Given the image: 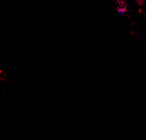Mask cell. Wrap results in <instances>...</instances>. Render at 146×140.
I'll return each instance as SVG.
<instances>
[{"instance_id":"1","label":"cell","mask_w":146,"mask_h":140,"mask_svg":"<svg viewBox=\"0 0 146 140\" xmlns=\"http://www.w3.org/2000/svg\"><path fill=\"white\" fill-rule=\"evenodd\" d=\"M126 11V9L125 7H118V9H117V11L119 14H125Z\"/></svg>"},{"instance_id":"2","label":"cell","mask_w":146,"mask_h":140,"mask_svg":"<svg viewBox=\"0 0 146 140\" xmlns=\"http://www.w3.org/2000/svg\"><path fill=\"white\" fill-rule=\"evenodd\" d=\"M138 2L141 3L142 4H146V0H138Z\"/></svg>"},{"instance_id":"3","label":"cell","mask_w":146,"mask_h":140,"mask_svg":"<svg viewBox=\"0 0 146 140\" xmlns=\"http://www.w3.org/2000/svg\"><path fill=\"white\" fill-rule=\"evenodd\" d=\"M145 19H146V15H145Z\"/></svg>"}]
</instances>
